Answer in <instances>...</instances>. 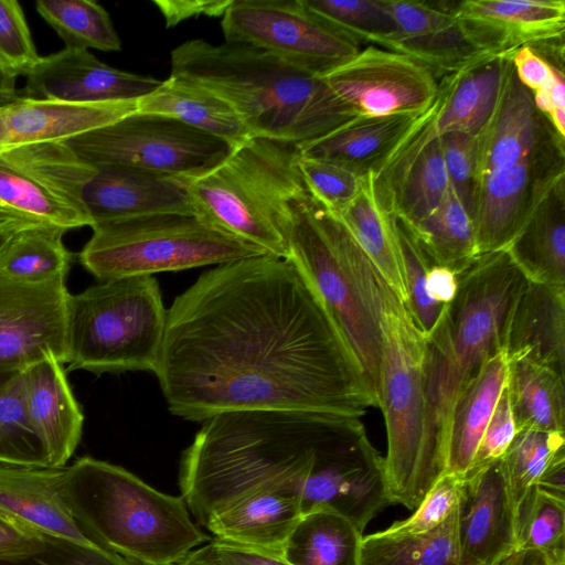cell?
Listing matches in <instances>:
<instances>
[{"mask_svg":"<svg viewBox=\"0 0 565 565\" xmlns=\"http://www.w3.org/2000/svg\"><path fill=\"white\" fill-rule=\"evenodd\" d=\"M529 281L565 288V178L507 248Z\"/></svg>","mask_w":565,"mask_h":565,"instance_id":"f546056e","label":"cell"},{"mask_svg":"<svg viewBox=\"0 0 565 565\" xmlns=\"http://www.w3.org/2000/svg\"><path fill=\"white\" fill-rule=\"evenodd\" d=\"M515 434L516 427L505 385L481 436L471 467L466 477L501 459L507 452Z\"/></svg>","mask_w":565,"mask_h":565,"instance_id":"681fc988","label":"cell"},{"mask_svg":"<svg viewBox=\"0 0 565 565\" xmlns=\"http://www.w3.org/2000/svg\"><path fill=\"white\" fill-rule=\"evenodd\" d=\"M25 77L24 96L70 104L137 100L162 83L108 66L88 50L68 47L40 56Z\"/></svg>","mask_w":565,"mask_h":565,"instance_id":"e0dca14e","label":"cell"},{"mask_svg":"<svg viewBox=\"0 0 565 565\" xmlns=\"http://www.w3.org/2000/svg\"><path fill=\"white\" fill-rule=\"evenodd\" d=\"M391 215L403 268L405 305L416 328L426 338L436 327L446 306L435 302L426 292V276L433 264L407 224Z\"/></svg>","mask_w":565,"mask_h":565,"instance_id":"7bdbcfd3","label":"cell"},{"mask_svg":"<svg viewBox=\"0 0 565 565\" xmlns=\"http://www.w3.org/2000/svg\"><path fill=\"white\" fill-rule=\"evenodd\" d=\"M138 110L137 100L70 104L19 95L0 105V152L64 141Z\"/></svg>","mask_w":565,"mask_h":565,"instance_id":"d6986e66","label":"cell"},{"mask_svg":"<svg viewBox=\"0 0 565 565\" xmlns=\"http://www.w3.org/2000/svg\"><path fill=\"white\" fill-rule=\"evenodd\" d=\"M92 228L78 260L98 281L269 255L196 214H151L98 223Z\"/></svg>","mask_w":565,"mask_h":565,"instance_id":"ba28073f","label":"cell"},{"mask_svg":"<svg viewBox=\"0 0 565 565\" xmlns=\"http://www.w3.org/2000/svg\"><path fill=\"white\" fill-rule=\"evenodd\" d=\"M513 54L478 52L438 83L435 128L438 136L476 137L491 117L513 72Z\"/></svg>","mask_w":565,"mask_h":565,"instance_id":"7402d4cb","label":"cell"},{"mask_svg":"<svg viewBox=\"0 0 565 565\" xmlns=\"http://www.w3.org/2000/svg\"><path fill=\"white\" fill-rule=\"evenodd\" d=\"M456 2L386 0L397 31L383 49L404 54L443 77L477 54L454 13Z\"/></svg>","mask_w":565,"mask_h":565,"instance_id":"44dd1931","label":"cell"},{"mask_svg":"<svg viewBox=\"0 0 565 565\" xmlns=\"http://www.w3.org/2000/svg\"><path fill=\"white\" fill-rule=\"evenodd\" d=\"M24 403L51 468H64L81 441L84 415L62 362L47 356L24 369Z\"/></svg>","mask_w":565,"mask_h":565,"instance_id":"603a6c76","label":"cell"},{"mask_svg":"<svg viewBox=\"0 0 565 565\" xmlns=\"http://www.w3.org/2000/svg\"><path fill=\"white\" fill-rule=\"evenodd\" d=\"M503 351L508 361L527 360L564 376L565 288L527 280L509 315Z\"/></svg>","mask_w":565,"mask_h":565,"instance_id":"cb8c5ba5","label":"cell"},{"mask_svg":"<svg viewBox=\"0 0 565 565\" xmlns=\"http://www.w3.org/2000/svg\"><path fill=\"white\" fill-rule=\"evenodd\" d=\"M138 111L173 118L233 148L252 138L227 102L180 77L169 76L158 88L138 99Z\"/></svg>","mask_w":565,"mask_h":565,"instance_id":"83f0119b","label":"cell"},{"mask_svg":"<svg viewBox=\"0 0 565 565\" xmlns=\"http://www.w3.org/2000/svg\"><path fill=\"white\" fill-rule=\"evenodd\" d=\"M420 115L356 116L300 148V153L335 162L363 177L382 164Z\"/></svg>","mask_w":565,"mask_h":565,"instance_id":"f1b7e54d","label":"cell"},{"mask_svg":"<svg viewBox=\"0 0 565 565\" xmlns=\"http://www.w3.org/2000/svg\"><path fill=\"white\" fill-rule=\"evenodd\" d=\"M380 327L379 407L387 437L386 492L391 503L415 510L427 494L422 476L424 337L405 302L386 281Z\"/></svg>","mask_w":565,"mask_h":565,"instance_id":"9c48e42d","label":"cell"},{"mask_svg":"<svg viewBox=\"0 0 565 565\" xmlns=\"http://www.w3.org/2000/svg\"><path fill=\"white\" fill-rule=\"evenodd\" d=\"M290 260L312 287L379 401L385 279L342 221L309 192L290 203Z\"/></svg>","mask_w":565,"mask_h":565,"instance_id":"5b68a950","label":"cell"},{"mask_svg":"<svg viewBox=\"0 0 565 565\" xmlns=\"http://www.w3.org/2000/svg\"><path fill=\"white\" fill-rule=\"evenodd\" d=\"M290 142L254 137L192 180L196 215L267 254L288 258L291 201L308 192Z\"/></svg>","mask_w":565,"mask_h":565,"instance_id":"8992f818","label":"cell"},{"mask_svg":"<svg viewBox=\"0 0 565 565\" xmlns=\"http://www.w3.org/2000/svg\"><path fill=\"white\" fill-rule=\"evenodd\" d=\"M15 77L0 71V95H15Z\"/></svg>","mask_w":565,"mask_h":565,"instance_id":"6125c7cd","label":"cell"},{"mask_svg":"<svg viewBox=\"0 0 565 565\" xmlns=\"http://www.w3.org/2000/svg\"><path fill=\"white\" fill-rule=\"evenodd\" d=\"M554 107L565 108L564 72L558 71L553 84L546 88Z\"/></svg>","mask_w":565,"mask_h":565,"instance_id":"680465c9","label":"cell"},{"mask_svg":"<svg viewBox=\"0 0 565 565\" xmlns=\"http://www.w3.org/2000/svg\"><path fill=\"white\" fill-rule=\"evenodd\" d=\"M65 232L43 223L25 224L0 253V274L26 281L66 277L73 256L63 243Z\"/></svg>","mask_w":565,"mask_h":565,"instance_id":"8d00e7d4","label":"cell"},{"mask_svg":"<svg viewBox=\"0 0 565 565\" xmlns=\"http://www.w3.org/2000/svg\"><path fill=\"white\" fill-rule=\"evenodd\" d=\"M309 10L334 30L361 45L383 47L396 33L386 0H302Z\"/></svg>","mask_w":565,"mask_h":565,"instance_id":"60d3db41","label":"cell"},{"mask_svg":"<svg viewBox=\"0 0 565 565\" xmlns=\"http://www.w3.org/2000/svg\"><path fill=\"white\" fill-rule=\"evenodd\" d=\"M2 158L38 179L98 223L161 213L196 214L192 180L115 167H95L63 141L3 151Z\"/></svg>","mask_w":565,"mask_h":565,"instance_id":"30bf717a","label":"cell"},{"mask_svg":"<svg viewBox=\"0 0 565 565\" xmlns=\"http://www.w3.org/2000/svg\"><path fill=\"white\" fill-rule=\"evenodd\" d=\"M35 8L68 49L113 52L121 47L108 12L93 0H38Z\"/></svg>","mask_w":565,"mask_h":565,"instance_id":"f35d334b","label":"cell"},{"mask_svg":"<svg viewBox=\"0 0 565 565\" xmlns=\"http://www.w3.org/2000/svg\"><path fill=\"white\" fill-rule=\"evenodd\" d=\"M301 516L300 501L294 493L263 489L212 516L204 527L214 539L281 558Z\"/></svg>","mask_w":565,"mask_h":565,"instance_id":"484cf974","label":"cell"},{"mask_svg":"<svg viewBox=\"0 0 565 565\" xmlns=\"http://www.w3.org/2000/svg\"><path fill=\"white\" fill-rule=\"evenodd\" d=\"M29 222L9 217L0 221V253L14 236V234Z\"/></svg>","mask_w":565,"mask_h":565,"instance_id":"6f0895ef","label":"cell"},{"mask_svg":"<svg viewBox=\"0 0 565 565\" xmlns=\"http://www.w3.org/2000/svg\"><path fill=\"white\" fill-rule=\"evenodd\" d=\"M457 274L447 267L433 265L426 276V292L437 303L447 306L457 292Z\"/></svg>","mask_w":565,"mask_h":565,"instance_id":"11a10c76","label":"cell"},{"mask_svg":"<svg viewBox=\"0 0 565 565\" xmlns=\"http://www.w3.org/2000/svg\"><path fill=\"white\" fill-rule=\"evenodd\" d=\"M0 215L66 232L90 226L88 217L26 171L0 156Z\"/></svg>","mask_w":565,"mask_h":565,"instance_id":"e575fe53","label":"cell"},{"mask_svg":"<svg viewBox=\"0 0 565 565\" xmlns=\"http://www.w3.org/2000/svg\"><path fill=\"white\" fill-rule=\"evenodd\" d=\"M170 76L227 102L252 138L287 141L299 149L355 117L322 78L244 44L186 41L171 52Z\"/></svg>","mask_w":565,"mask_h":565,"instance_id":"3957f363","label":"cell"},{"mask_svg":"<svg viewBox=\"0 0 565 565\" xmlns=\"http://www.w3.org/2000/svg\"><path fill=\"white\" fill-rule=\"evenodd\" d=\"M555 131L565 138V108H554L546 116Z\"/></svg>","mask_w":565,"mask_h":565,"instance_id":"94428289","label":"cell"},{"mask_svg":"<svg viewBox=\"0 0 565 565\" xmlns=\"http://www.w3.org/2000/svg\"><path fill=\"white\" fill-rule=\"evenodd\" d=\"M462 507L428 532L391 533L383 530L363 535L358 565H462L459 539Z\"/></svg>","mask_w":565,"mask_h":565,"instance_id":"4dcf8cb0","label":"cell"},{"mask_svg":"<svg viewBox=\"0 0 565 565\" xmlns=\"http://www.w3.org/2000/svg\"><path fill=\"white\" fill-rule=\"evenodd\" d=\"M377 268L385 281L406 303V289L392 215L379 203L371 173L362 177L358 193L337 215Z\"/></svg>","mask_w":565,"mask_h":565,"instance_id":"1f68e13d","label":"cell"},{"mask_svg":"<svg viewBox=\"0 0 565 565\" xmlns=\"http://www.w3.org/2000/svg\"><path fill=\"white\" fill-rule=\"evenodd\" d=\"M457 292L424 338V443L427 490L446 472L454 405L482 363L503 350L509 315L527 279L507 249L479 254L457 274Z\"/></svg>","mask_w":565,"mask_h":565,"instance_id":"7a4b0ae2","label":"cell"},{"mask_svg":"<svg viewBox=\"0 0 565 565\" xmlns=\"http://www.w3.org/2000/svg\"><path fill=\"white\" fill-rule=\"evenodd\" d=\"M516 544L518 550L565 555V495L532 487L518 511Z\"/></svg>","mask_w":565,"mask_h":565,"instance_id":"b9f144b4","label":"cell"},{"mask_svg":"<svg viewBox=\"0 0 565 565\" xmlns=\"http://www.w3.org/2000/svg\"><path fill=\"white\" fill-rule=\"evenodd\" d=\"M200 550L220 565H290L279 557L252 551L217 539L210 540Z\"/></svg>","mask_w":565,"mask_h":565,"instance_id":"f5cc1de1","label":"cell"},{"mask_svg":"<svg viewBox=\"0 0 565 565\" xmlns=\"http://www.w3.org/2000/svg\"><path fill=\"white\" fill-rule=\"evenodd\" d=\"M509 361L503 350L488 358L460 392L450 417L446 472L468 473L498 399L507 385Z\"/></svg>","mask_w":565,"mask_h":565,"instance_id":"4316f807","label":"cell"},{"mask_svg":"<svg viewBox=\"0 0 565 565\" xmlns=\"http://www.w3.org/2000/svg\"><path fill=\"white\" fill-rule=\"evenodd\" d=\"M298 166L308 192L335 215L359 191L362 177L335 162L300 153Z\"/></svg>","mask_w":565,"mask_h":565,"instance_id":"ee69618b","label":"cell"},{"mask_svg":"<svg viewBox=\"0 0 565 565\" xmlns=\"http://www.w3.org/2000/svg\"><path fill=\"white\" fill-rule=\"evenodd\" d=\"M454 13L469 43L480 52L513 54L563 41V0H465Z\"/></svg>","mask_w":565,"mask_h":565,"instance_id":"ac0fdd59","label":"cell"},{"mask_svg":"<svg viewBox=\"0 0 565 565\" xmlns=\"http://www.w3.org/2000/svg\"><path fill=\"white\" fill-rule=\"evenodd\" d=\"M0 465L51 468L24 403V370H0Z\"/></svg>","mask_w":565,"mask_h":565,"instance_id":"74e56055","label":"cell"},{"mask_svg":"<svg viewBox=\"0 0 565 565\" xmlns=\"http://www.w3.org/2000/svg\"><path fill=\"white\" fill-rule=\"evenodd\" d=\"M497 565H565V555L554 556L541 551L518 550Z\"/></svg>","mask_w":565,"mask_h":565,"instance_id":"9f6ffc18","label":"cell"},{"mask_svg":"<svg viewBox=\"0 0 565 565\" xmlns=\"http://www.w3.org/2000/svg\"><path fill=\"white\" fill-rule=\"evenodd\" d=\"M4 218H9V217L3 216V215H0V221H1V220H4Z\"/></svg>","mask_w":565,"mask_h":565,"instance_id":"e7e4bbea","label":"cell"},{"mask_svg":"<svg viewBox=\"0 0 565 565\" xmlns=\"http://www.w3.org/2000/svg\"><path fill=\"white\" fill-rule=\"evenodd\" d=\"M321 78L355 117L420 115L438 92L428 67L375 45L361 49Z\"/></svg>","mask_w":565,"mask_h":565,"instance_id":"4fadbf2b","label":"cell"},{"mask_svg":"<svg viewBox=\"0 0 565 565\" xmlns=\"http://www.w3.org/2000/svg\"><path fill=\"white\" fill-rule=\"evenodd\" d=\"M19 95H21V94L18 93L15 95H0V105L14 99Z\"/></svg>","mask_w":565,"mask_h":565,"instance_id":"be15d7a7","label":"cell"},{"mask_svg":"<svg viewBox=\"0 0 565 565\" xmlns=\"http://www.w3.org/2000/svg\"><path fill=\"white\" fill-rule=\"evenodd\" d=\"M167 309L152 276L98 281L70 295L66 319L67 370L97 375L156 371Z\"/></svg>","mask_w":565,"mask_h":565,"instance_id":"52a82bcc","label":"cell"},{"mask_svg":"<svg viewBox=\"0 0 565 565\" xmlns=\"http://www.w3.org/2000/svg\"><path fill=\"white\" fill-rule=\"evenodd\" d=\"M40 553L0 565H139L99 546H84L65 540L45 536Z\"/></svg>","mask_w":565,"mask_h":565,"instance_id":"c3c4849f","label":"cell"},{"mask_svg":"<svg viewBox=\"0 0 565 565\" xmlns=\"http://www.w3.org/2000/svg\"><path fill=\"white\" fill-rule=\"evenodd\" d=\"M154 374L170 413L191 422L379 407L312 287L273 255L218 265L174 299Z\"/></svg>","mask_w":565,"mask_h":565,"instance_id":"6da1fadb","label":"cell"},{"mask_svg":"<svg viewBox=\"0 0 565 565\" xmlns=\"http://www.w3.org/2000/svg\"><path fill=\"white\" fill-rule=\"evenodd\" d=\"M563 178L564 152L478 177L470 213L478 255L507 249L542 200Z\"/></svg>","mask_w":565,"mask_h":565,"instance_id":"9a60e30c","label":"cell"},{"mask_svg":"<svg viewBox=\"0 0 565 565\" xmlns=\"http://www.w3.org/2000/svg\"><path fill=\"white\" fill-rule=\"evenodd\" d=\"M166 19L167 26H174L183 20L199 17L202 14L209 17H222L232 0L216 1H153Z\"/></svg>","mask_w":565,"mask_h":565,"instance_id":"db71d44e","label":"cell"},{"mask_svg":"<svg viewBox=\"0 0 565 565\" xmlns=\"http://www.w3.org/2000/svg\"><path fill=\"white\" fill-rule=\"evenodd\" d=\"M63 468L0 465V511L39 533L98 546L81 530L62 491Z\"/></svg>","mask_w":565,"mask_h":565,"instance_id":"d4e9b609","label":"cell"},{"mask_svg":"<svg viewBox=\"0 0 565 565\" xmlns=\"http://www.w3.org/2000/svg\"><path fill=\"white\" fill-rule=\"evenodd\" d=\"M460 518L462 565H497L518 551L501 459L468 475Z\"/></svg>","mask_w":565,"mask_h":565,"instance_id":"ffe728a7","label":"cell"},{"mask_svg":"<svg viewBox=\"0 0 565 565\" xmlns=\"http://www.w3.org/2000/svg\"><path fill=\"white\" fill-rule=\"evenodd\" d=\"M363 533L341 514L318 509L302 514L281 559L290 565H358Z\"/></svg>","mask_w":565,"mask_h":565,"instance_id":"836d02e7","label":"cell"},{"mask_svg":"<svg viewBox=\"0 0 565 565\" xmlns=\"http://www.w3.org/2000/svg\"><path fill=\"white\" fill-rule=\"evenodd\" d=\"M221 25L225 42L263 50L320 78L361 50L302 0H232Z\"/></svg>","mask_w":565,"mask_h":565,"instance_id":"7c38bea8","label":"cell"},{"mask_svg":"<svg viewBox=\"0 0 565 565\" xmlns=\"http://www.w3.org/2000/svg\"><path fill=\"white\" fill-rule=\"evenodd\" d=\"M439 137L449 185L470 214L476 181L475 137L461 132Z\"/></svg>","mask_w":565,"mask_h":565,"instance_id":"7dc6e473","label":"cell"},{"mask_svg":"<svg viewBox=\"0 0 565 565\" xmlns=\"http://www.w3.org/2000/svg\"><path fill=\"white\" fill-rule=\"evenodd\" d=\"M408 227L433 265L458 274L478 256L472 220L450 185L437 209Z\"/></svg>","mask_w":565,"mask_h":565,"instance_id":"d590c367","label":"cell"},{"mask_svg":"<svg viewBox=\"0 0 565 565\" xmlns=\"http://www.w3.org/2000/svg\"><path fill=\"white\" fill-rule=\"evenodd\" d=\"M66 277L26 281L0 274V370L47 356L66 364Z\"/></svg>","mask_w":565,"mask_h":565,"instance_id":"5bb4252c","label":"cell"},{"mask_svg":"<svg viewBox=\"0 0 565 565\" xmlns=\"http://www.w3.org/2000/svg\"><path fill=\"white\" fill-rule=\"evenodd\" d=\"M44 535L0 511V562H15L43 551Z\"/></svg>","mask_w":565,"mask_h":565,"instance_id":"f907efd6","label":"cell"},{"mask_svg":"<svg viewBox=\"0 0 565 565\" xmlns=\"http://www.w3.org/2000/svg\"><path fill=\"white\" fill-rule=\"evenodd\" d=\"M174 565H220L212 558L204 555L200 548L192 550Z\"/></svg>","mask_w":565,"mask_h":565,"instance_id":"91938a15","label":"cell"},{"mask_svg":"<svg viewBox=\"0 0 565 565\" xmlns=\"http://www.w3.org/2000/svg\"><path fill=\"white\" fill-rule=\"evenodd\" d=\"M62 491L92 542L139 565H174L211 540L182 495L160 492L107 461L84 456L64 467Z\"/></svg>","mask_w":565,"mask_h":565,"instance_id":"277c9868","label":"cell"},{"mask_svg":"<svg viewBox=\"0 0 565 565\" xmlns=\"http://www.w3.org/2000/svg\"><path fill=\"white\" fill-rule=\"evenodd\" d=\"M95 167H115L195 180L233 151L227 142L173 118L135 111L63 141Z\"/></svg>","mask_w":565,"mask_h":565,"instance_id":"8fae6325","label":"cell"},{"mask_svg":"<svg viewBox=\"0 0 565 565\" xmlns=\"http://www.w3.org/2000/svg\"><path fill=\"white\" fill-rule=\"evenodd\" d=\"M507 388L516 431L565 433L564 376L527 360H512Z\"/></svg>","mask_w":565,"mask_h":565,"instance_id":"d6a6232c","label":"cell"},{"mask_svg":"<svg viewBox=\"0 0 565 565\" xmlns=\"http://www.w3.org/2000/svg\"><path fill=\"white\" fill-rule=\"evenodd\" d=\"M512 65L520 83L531 92L548 88L559 70L530 46H523L512 55Z\"/></svg>","mask_w":565,"mask_h":565,"instance_id":"816d5d0a","label":"cell"},{"mask_svg":"<svg viewBox=\"0 0 565 565\" xmlns=\"http://www.w3.org/2000/svg\"><path fill=\"white\" fill-rule=\"evenodd\" d=\"M475 140L476 179L494 170L564 152V138L537 110L532 92L520 83L514 68L491 117Z\"/></svg>","mask_w":565,"mask_h":565,"instance_id":"2e32d148","label":"cell"},{"mask_svg":"<svg viewBox=\"0 0 565 565\" xmlns=\"http://www.w3.org/2000/svg\"><path fill=\"white\" fill-rule=\"evenodd\" d=\"M465 492V478L445 472L434 483L412 515L394 522L385 530L391 533L431 531L446 522L463 504Z\"/></svg>","mask_w":565,"mask_h":565,"instance_id":"f6af8a7d","label":"cell"},{"mask_svg":"<svg viewBox=\"0 0 565 565\" xmlns=\"http://www.w3.org/2000/svg\"><path fill=\"white\" fill-rule=\"evenodd\" d=\"M562 456H565V433L533 429L516 431L501 458L515 525L518 511L529 491Z\"/></svg>","mask_w":565,"mask_h":565,"instance_id":"ab89813d","label":"cell"},{"mask_svg":"<svg viewBox=\"0 0 565 565\" xmlns=\"http://www.w3.org/2000/svg\"><path fill=\"white\" fill-rule=\"evenodd\" d=\"M40 58L17 0H0V71L26 76Z\"/></svg>","mask_w":565,"mask_h":565,"instance_id":"bcb514c9","label":"cell"}]
</instances>
